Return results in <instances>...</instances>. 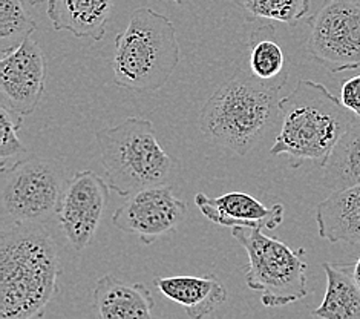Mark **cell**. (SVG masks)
I'll return each instance as SVG.
<instances>
[{"instance_id": "obj_2", "label": "cell", "mask_w": 360, "mask_h": 319, "mask_svg": "<svg viewBox=\"0 0 360 319\" xmlns=\"http://www.w3.org/2000/svg\"><path fill=\"white\" fill-rule=\"evenodd\" d=\"M279 92L248 71H238L204 105L200 131L209 140L244 157L281 120Z\"/></svg>"}, {"instance_id": "obj_10", "label": "cell", "mask_w": 360, "mask_h": 319, "mask_svg": "<svg viewBox=\"0 0 360 319\" xmlns=\"http://www.w3.org/2000/svg\"><path fill=\"white\" fill-rule=\"evenodd\" d=\"M110 186L94 170H80L68 181L58 223L75 250L86 249L101 223Z\"/></svg>"}, {"instance_id": "obj_11", "label": "cell", "mask_w": 360, "mask_h": 319, "mask_svg": "<svg viewBox=\"0 0 360 319\" xmlns=\"http://www.w3.org/2000/svg\"><path fill=\"white\" fill-rule=\"evenodd\" d=\"M46 58L31 37L0 60L2 108L19 117L31 115L45 94Z\"/></svg>"}, {"instance_id": "obj_25", "label": "cell", "mask_w": 360, "mask_h": 319, "mask_svg": "<svg viewBox=\"0 0 360 319\" xmlns=\"http://www.w3.org/2000/svg\"><path fill=\"white\" fill-rule=\"evenodd\" d=\"M27 2L30 5H37V4H44V2H48V0H27Z\"/></svg>"}, {"instance_id": "obj_15", "label": "cell", "mask_w": 360, "mask_h": 319, "mask_svg": "<svg viewBox=\"0 0 360 319\" xmlns=\"http://www.w3.org/2000/svg\"><path fill=\"white\" fill-rule=\"evenodd\" d=\"M114 10V0H48V17L56 31L77 39L101 40Z\"/></svg>"}, {"instance_id": "obj_24", "label": "cell", "mask_w": 360, "mask_h": 319, "mask_svg": "<svg viewBox=\"0 0 360 319\" xmlns=\"http://www.w3.org/2000/svg\"><path fill=\"white\" fill-rule=\"evenodd\" d=\"M353 270H354V278H356V281L359 282V286H360V256H359V260L353 264Z\"/></svg>"}, {"instance_id": "obj_18", "label": "cell", "mask_w": 360, "mask_h": 319, "mask_svg": "<svg viewBox=\"0 0 360 319\" xmlns=\"http://www.w3.org/2000/svg\"><path fill=\"white\" fill-rule=\"evenodd\" d=\"M248 73L256 80L281 91L287 85L288 62L273 25L256 28L248 39Z\"/></svg>"}, {"instance_id": "obj_1", "label": "cell", "mask_w": 360, "mask_h": 319, "mask_svg": "<svg viewBox=\"0 0 360 319\" xmlns=\"http://www.w3.org/2000/svg\"><path fill=\"white\" fill-rule=\"evenodd\" d=\"M62 264L44 224L4 223L0 234V318H41L60 292Z\"/></svg>"}, {"instance_id": "obj_8", "label": "cell", "mask_w": 360, "mask_h": 319, "mask_svg": "<svg viewBox=\"0 0 360 319\" xmlns=\"http://www.w3.org/2000/svg\"><path fill=\"white\" fill-rule=\"evenodd\" d=\"M307 51L331 74L360 68V5L330 0L308 20Z\"/></svg>"}, {"instance_id": "obj_9", "label": "cell", "mask_w": 360, "mask_h": 319, "mask_svg": "<svg viewBox=\"0 0 360 319\" xmlns=\"http://www.w3.org/2000/svg\"><path fill=\"white\" fill-rule=\"evenodd\" d=\"M186 212L187 203L175 196L172 186H153L127 196L114 212L112 223L118 230L136 235L149 246L160 237L175 232Z\"/></svg>"}, {"instance_id": "obj_17", "label": "cell", "mask_w": 360, "mask_h": 319, "mask_svg": "<svg viewBox=\"0 0 360 319\" xmlns=\"http://www.w3.org/2000/svg\"><path fill=\"white\" fill-rule=\"evenodd\" d=\"M327 275V290L322 304L311 315L323 319H360V286L353 264H322Z\"/></svg>"}, {"instance_id": "obj_5", "label": "cell", "mask_w": 360, "mask_h": 319, "mask_svg": "<svg viewBox=\"0 0 360 319\" xmlns=\"http://www.w3.org/2000/svg\"><path fill=\"white\" fill-rule=\"evenodd\" d=\"M96 140L109 186L120 196L169 184L176 175L178 161L162 149L150 120L129 117L101 129Z\"/></svg>"}, {"instance_id": "obj_4", "label": "cell", "mask_w": 360, "mask_h": 319, "mask_svg": "<svg viewBox=\"0 0 360 319\" xmlns=\"http://www.w3.org/2000/svg\"><path fill=\"white\" fill-rule=\"evenodd\" d=\"M179 58L172 20L152 8H136L127 27L115 37L112 80L127 91H158L175 73Z\"/></svg>"}, {"instance_id": "obj_21", "label": "cell", "mask_w": 360, "mask_h": 319, "mask_svg": "<svg viewBox=\"0 0 360 319\" xmlns=\"http://www.w3.org/2000/svg\"><path fill=\"white\" fill-rule=\"evenodd\" d=\"M311 0H244L248 20L267 19L296 25L310 13Z\"/></svg>"}, {"instance_id": "obj_26", "label": "cell", "mask_w": 360, "mask_h": 319, "mask_svg": "<svg viewBox=\"0 0 360 319\" xmlns=\"http://www.w3.org/2000/svg\"><path fill=\"white\" fill-rule=\"evenodd\" d=\"M172 2H175L176 5H183V2H184V0H172Z\"/></svg>"}, {"instance_id": "obj_22", "label": "cell", "mask_w": 360, "mask_h": 319, "mask_svg": "<svg viewBox=\"0 0 360 319\" xmlns=\"http://www.w3.org/2000/svg\"><path fill=\"white\" fill-rule=\"evenodd\" d=\"M23 117L13 114L5 108H0V127H2V143H0V158H2V166L8 158L17 157L19 154L27 152V146L20 142L19 129L22 127Z\"/></svg>"}, {"instance_id": "obj_3", "label": "cell", "mask_w": 360, "mask_h": 319, "mask_svg": "<svg viewBox=\"0 0 360 319\" xmlns=\"http://www.w3.org/2000/svg\"><path fill=\"white\" fill-rule=\"evenodd\" d=\"M281 129L270 155H288L296 161L323 165L334 144L356 118L322 83L299 80L287 97L281 99Z\"/></svg>"}, {"instance_id": "obj_12", "label": "cell", "mask_w": 360, "mask_h": 319, "mask_svg": "<svg viewBox=\"0 0 360 319\" xmlns=\"http://www.w3.org/2000/svg\"><path fill=\"white\" fill-rule=\"evenodd\" d=\"M195 203L205 218L224 227L276 229L284 221V204L265 206L244 192H229L221 196H207L200 192Z\"/></svg>"}, {"instance_id": "obj_14", "label": "cell", "mask_w": 360, "mask_h": 319, "mask_svg": "<svg viewBox=\"0 0 360 319\" xmlns=\"http://www.w3.org/2000/svg\"><path fill=\"white\" fill-rule=\"evenodd\" d=\"M92 298L97 315L103 319H150L155 307L148 287L139 282H124L112 275L97 281Z\"/></svg>"}, {"instance_id": "obj_20", "label": "cell", "mask_w": 360, "mask_h": 319, "mask_svg": "<svg viewBox=\"0 0 360 319\" xmlns=\"http://www.w3.org/2000/svg\"><path fill=\"white\" fill-rule=\"evenodd\" d=\"M37 30L23 0H0V53L2 56L19 48Z\"/></svg>"}, {"instance_id": "obj_13", "label": "cell", "mask_w": 360, "mask_h": 319, "mask_svg": "<svg viewBox=\"0 0 360 319\" xmlns=\"http://www.w3.org/2000/svg\"><path fill=\"white\" fill-rule=\"evenodd\" d=\"M153 286L167 299L181 306L186 315L192 319L212 315L226 303L229 296L224 282L213 273L205 277L155 278Z\"/></svg>"}, {"instance_id": "obj_19", "label": "cell", "mask_w": 360, "mask_h": 319, "mask_svg": "<svg viewBox=\"0 0 360 319\" xmlns=\"http://www.w3.org/2000/svg\"><path fill=\"white\" fill-rule=\"evenodd\" d=\"M322 183L331 191L360 186V118H356L323 161Z\"/></svg>"}, {"instance_id": "obj_16", "label": "cell", "mask_w": 360, "mask_h": 319, "mask_svg": "<svg viewBox=\"0 0 360 319\" xmlns=\"http://www.w3.org/2000/svg\"><path fill=\"white\" fill-rule=\"evenodd\" d=\"M317 230L330 243L360 244V186L334 191L316 209Z\"/></svg>"}, {"instance_id": "obj_7", "label": "cell", "mask_w": 360, "mask_h": 319, "mask_svg": "<svg viewBox=\"0 0 360 319\" xmlns=\"http://www.w3.org/2000/svg\"><path fill=\"white\" fill-rule=\"evenodd\" d=\"M66 184L62 165L53 160H19L2 168L4 223L45 226L58 215Z\"/></svg>"}, {"instance_id": "obj_6", "label": "cell", "mask_w": 360, "mask_h": 319, "mask_svg": "<svg viewBox=\"0 0 360 319\" xmlns=\"http://www.w3.org/2000/svg\"><path fill=\"white\" fill-rule=\"evenodd\" d=\"M231 235L248 256L245 282L261 293L264 307H284L307 296L305 250H293L262 229L233 227Z\"/></svg>"}, {"instance_id": "obj_23", "label": "cell", "mask_w": 360, "mask_h": 319, "mask_svg": "<svg viewBox=\"0 0 360 319\" xmlns=\"http://www.w3.org/2000/svg\"><path fill=\"white\" fill-rule=\"evenodd\" d=\"M340 100L345 108L360 118V74L342 85Z\"/></svg>"}]
</instances>
